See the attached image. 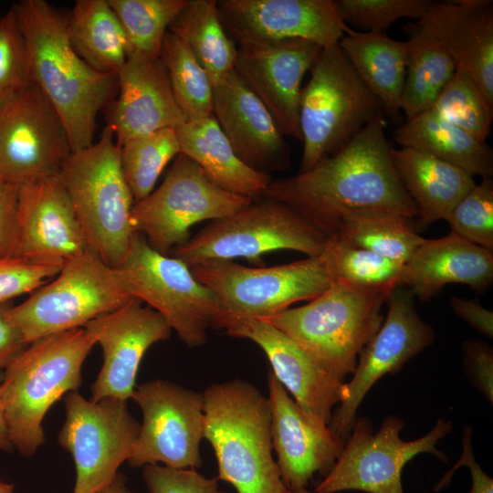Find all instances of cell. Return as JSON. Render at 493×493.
Wrapping results in <instances>:
<instances>
[{
    "label": "cell",
    "instance_id": "6da1fadb",
    "mask_svg": "<svg viewBox=\"0 0 493 493\" xmlns=\"http://www.w3.org/2000/svg\"><path fill=\"white\" fill-rule=\"evenodd\" d=\"M384 128L381 113L311 169L272 181L261 197L288 205L327 237L335 235L341 219L353 211L418 216L393 163Z\"/></svg>",
    "mask_w": 493,
    "mask_h": 493
},
{
    "label": "cell",
    "instance_id": "7a4b0ae2",
    "mask_svg": "<svg viewBox=\"0 0 493 493\" xmlns=\"http://www.w3.org/2000/svg\"><path fill=\"white\" fill-rule=\"evenodd\" d=\"M26 40L31 81L58 112L72 151L92 144L98 113L118 94V76L100 72L72 47L67 17L45 0L12 5Z\"/></svg>",
    "mask_w": 493,
    "mask_h": 493
},
{
    "label": "cell",
    "instance_id": "3957f363",
    "mask_svg": "<svg viewBox=\"0 0 493 493\" xmlns=\"http://www.w3.org/2000/svg\"><path fill=\"white\" fill-rule=\"evenodd\" d=\"M205 438L218 465L217 480L237 493H285L273 457L267 397L250 383L234 379L203 393Z\"/></svg>",
    "mask_w": 493,
    "mask_h": 493
},
{
    "label": "cell",
    "instance_id": "277c9868",
    "mask_svg": "<svg viewBox=\"0 0 493 493\" xmlns=\"http://www.w3.org/2000/svg\"><path fill=\"white\" fill-rule=\"evenodd\" d=\"M95 340L85 327L40 338L3 372L1 397L12 446L32 456L45 443L43 418L81 384V369Z\"/></svg>",
    "mask_w": 493,
    "mask_h": 493
},
{
    "label": "cell",
    "instance_id": "5b68a950",
    "mask_svg": "<svg viewBox=\"0 0 493 493\" xmlns=\"http://www.w3.org/2000/svg\"><path fill=\"white\" fill-rule=\"evenodd\" d=\"M394 288L333 282L308 304L263 320L290 337L329 373L345 382L355 371L360 351L382 326L384 318L381 309Z\"/></svg>",
    "mask_w": 493,
    "mask_h": 493
},
{
    "label": "cell",
    "instance_id": "8992f818",
    "mask_svg": "<svg viewBox=\"0 0 493 493\" xmlns=\"http://www.w3.org/2000/svg\"><path fill=\"white\" fill-rule=\"evenodd\" d=\"M59 176L89 249L118 267L138 232L132 219L135 202L110 128L106 125L98 142L72 152Z\"/></svg>",
    "mask_w": 493,
    "mask_h": 493
},
{
    "label": "cell",
    "instance_id": "52a82bcc",
    "mask_svg": "<svg viewBox=\"0 0 493 493\" xmlns=\"http://www.w3.org/2000/svg\"><path fill=\"white\" fill-rule=\"evenodd\" d=\"M309 70L299 100L303 151L299 173L337 152L383 113L339 44L321 48Z\"/></svg>",
    "mask_w": 493,
    "mask_h": 493
},
{
    "label": "cell",
    "instance_id": "ba28073f",
    "mask_svg": "<svg viewBox=\"0 0 493 493\" xmlns=\"http://www.w3.org/2000/svg\"><path fill=\"white\" fill-rule=\"evenodd\" d=\"M134 299L117 270L88 250L66 261L58 274L32 292L7 317L26 345L84 327L90 320Z\"/></svg>",
    "mask_w": 493,
    "mask_h": 493
},
{
    "label": "cell",
    "instance_id": "9c48e42d",
    "mask_svg": "<svg viewBox=\"0 0 493 493\" xmlns=\"http://www.w3.org/2000/svg\"><path fill=\"white\" fill-rule=\"evenodd\" d=\"M327 238L288 205L261 197L230 215L211 221L170 253L188 267L237 257L260 263L261 256L282 249L318 257Z\"/></svg>",
    "mask_w": 493,
    "mask_h": 493
},
{
    "label": "cell",
    "instance_id": "30bf717a",
    "mask_svg": "<svg viewBox=\"0 0 493 493\" xmlns=\"http://www.w3.org/2000/svg\"><path fill=\"white\" fill-rule=\"evenodd\" d=\"M115 269L130 294L161 314L183 342L192 348L205 343L220 303L184 262L156 251L137 233Z\"/></svg>",
    "mask_w": 493,
    "mask_h": 493
},
{
    "label": "cell",
    "instance_id": "8fae6325",
    "mask_svg": "<svg viewBox=\"0 0 493 493\" xmlns=\"http://www.w3.org/2000/svg\"><path fill=\"white\" fill-rule=\"evenodd\" d=\"M403 427L399 416L388 415L374 434L367 417H356L340 456L314 493H404L402 471L413 457L428 453L447 462L436 445L452 431L450 421L439 419L426 435L411 441L400 437Z\"/></svg>",
    "mask_w": 493,
    "mask_h": 493
},
{
    "label": "cell",
    "instance_id": "7c38bea8",
    "mask_svg": "<svg viewBox=\"0 0 493 493\" xmlns=\"http://www.w3.org/2000/svg\"><path fill=\"white\" fill-rule=\"evenodd\" d=\"M189 267L215 293L220 312L260 320L296 302L309 301L333 283L320 256L273 267H249L234 260H216Z\"/></svg>",
    "mask_w": 493,
    "mask_h": 493
},
{
    "label": "cell",
    "instance_id": "4fadbf2b",
    "mask_svg": "<svg viewBox=\"0 0 493 493\" xmlns=\"http://www.w3.org/2000/svg\"><path fill=\"white\" fill-rule=\"evenodd\" d=\"M253 200L225 191L201 167L179 153L163 182L134 204L135 229L156 251L166 255L190 239V228L249 205Z\"/></svg>",
    "mask_w": 493,
    "mask_h": 493
},
{
    "label": "cell",
    "instance_id": "5bb4252c",
    "mask_svg": "<svg viewBox=\"0 0 493 493\" xmlns=\"http://www.w3.org/2000/svg\"><path fill=\"white\" fill-rule=\"evenodd\" d=\"M66 420L58 444L71 454L76 469L73 493H96L118 474L130 458L141 425L127 401L84 398L77 391L64 400Z\"/></svg>",
    "mask_w": 493,
    "mask_h": 493
},
{
    "label": "cell",
    "instance_id": "9a60e30c",
    "mask_svg": "<svg viewBox=\"0 0 493 493\" xmlns=\"http://www.w3.org/2000/svg\"><path fill=\"white\" fill-rule=\"evenodd\" d=\"M58 112L34 84L0 96V179L20 186L59 174L72 152Z\"/></svg>",
    "mask_w": 493,
    "mask_h": 493
},
{
    "label": "cell",
    "instance_id": "2e32d148",
    "mask_svg": "<svg viewBox=\"0 0 493 493\" xmlns=\"http://www.w3.org/2000/svg\"><path fill=\"white\" fill-rule=\"evenodd\" d=\"M131 398L142 411V424L128 459L131 467L162 463L174 469L200 467L203 393L158 379L136 386Z\"/></svg>",
    "mask_w": 493,
    "mask_h": 493
},
{
    "label": "cell",
    "instance_id": "e0dca14e",
    "mask_svg": "<svg viewBox=\"0 0 493 493\" xmlns=\"http://www.w3.org/2000/svg\"><path fill=\"white\" fill-rule=\"evenodd\" d=\"M413 294L395 287L385 299L386 317L359 353L347 396L332 413L329 427L346 441L357 410L370 389L385 374L399 371L434 339L433 329L416 311Z\"/></svg>",
    "mask_w": 493,
    "mask_h": 493
},
{
    "label": "cell",
    "instance_id": "ac0fdd59",
    "mask_svg": "<svg viewBox=\"0 0 493 493\" xmlns=\"http://www.w3.org/2000/svg\"><path fill=\"white\" fill-rule=\"evenodd\" d=\"M212 327L257 344L270 362L271 372L299 406L330 424L333 407L347 396L345 382L325 371L290 337L263 320L220 312Z\"/></svg>",
    "mask_w": 493,
    "mask_h": 493
},
{
    "label": "cell",
    "instance_id": "d6986e66",
    "mask_svg": "<svg viewBox=\"0 0 493 493\" xmlns=\"http://www.w3.org/2000/svg\"><path fill=\"white\" fill-rule=\"evenodd\" d=\"M217 7L226 32L237 45L297 38L324 48L351 31L334 0H221Z\"/></svg>",
    "mask_w": 493,
    "mask_h": 493
},
{
    "label": "cell",
    "instance_id": "ffe728a7",
    "mask_svg": "<svg viewBox=\"0 0 493 493\" xmlns=\"http://www.w3.org/2000/svg\"><path fill=\"white\" fill-rule=\"evenodd\" d=\"M235 71L285 136L301 142V83L321 47L304 39L238 44Z\"/></svg>",
    "mask_w": 493,
    "mask_h": 493
},
{
    "label": "cell",
    "instance_id": "44dd1931",
    "mask_svg": "<svg viewBox=\"0 0 493 493\" xmlns=\"http://www.w3.org/2000/svg\"><path fill=\"white\" fill-rule=\"evenodd\" d=\"M102 349L103 363L91 385V401L113 397L127 401L135 389L141 361L172 329L154 309L137 299L84 326Z\"/></svg>",
    "mask_w": 493,
    "mask_h": 493
},
{
    "label": "cell",
    "instance_id": "7402d4cb",
    "mask_svg": "<svg viewBox=\"0 0 493 493\" xmlns=\"http://www.w3.org/2000/svg\"><path fill=\"white\" fill-rule=\"evenodd\" d=\"M267 389L272 446L282 482L288 490L306 489L316 474L330 472L346 441L303 411L271 372Z\"/></svg>",
    "mask_w": 493,
    "mask_h": 493
},
{
    "label": "cell",
    "instance_id": "603a6c76",
    "mask_svg": "<svg viewBox=\"0 0 493 493\" xmlns=\"http://www.w3.org/2000/svg\"><path fill=\"white\" fill-rule=\"evenodd\" d=\"M88 250L59 174L18 186L14 256L65 263Z\"/></svg>",
    "mask_w": 493,
    "mask_h": 493
},
{
    "label": "cell",
    "instance_id": "cb8c5ba5",
    "mask_svg": "<svg viewBox=\"0 0 493 493\" xmlns=\"http://www.w3.org/2000/svg\"><path fill=\"white\" fill-rule=\"evenodd\" d=\"M213 116L246 165L267 174L290 168L285 135L235 70L213 87Z\"/></svg>",
    "mask_w": 493,
    "mask_h": 493
},
{
    "label": "cell",
    "instance_id": "d4e9b609",
    "mask_svg": "<svg viewBox=\"0 0 493 493\" xmlns=\"http://www.w3.org/2000/svg\"><path fill=\"white\" fill-rule=\"evenodd\" d=\"M118 98L108 121L116 144L185 121L159 58L130 55L118 73Z\"/></svg>",
    "mask_w": 493,
    "mask_h": 493
},
{
    "label": "cell",
    "instance_id": "484cf974",
    "mask_svg": "<svg viewBox=\"0 0 493 493\" xmlns=\"http://www.w3.org/2000/svg\"><path fill=\"white\" fill-rule=\"evenodd\" d=\"M419 21L493 105V1L433 2Z\"/></svg>",
    "mask_w": 493,
    "mask_h": 493
},
{
    "label": "cell",
    "instance_id": "4316f807",
    "mask_svg": "<svg viewBox=\"0 0 493 493\" xmlns=\"http://www.w3.org/2000/svg\"><path fill=\"white\" fill-rule=\"evenodd\" d=\"M492 281L493 252L450 232L441 238H425L404 265L400 286L429 300L450 283L482 292Z\"/></svg>",
    "mask_w": 493,
    "mask_h": 493
},
{
    "label": "cell",
    "instance_id": "83f0119b",
    "mask_svg": "<svg viewBox=\"0 0 493 493\" xmlns=\"http://www.w3.org/2000/svg\"><path fill=\"white\" fill-rule=\"evenodd\" d=\"M397 174L418 210L423 229L447 217L476 184L474 176L425 152L410 147L392 148Z\"/></svg>",
    "mask_w": 493,
    "mask_h": 493
},
{
    "label": "cell",
    "instance_id": "f1b7e54d",
    "mask_svg": "<svg viewBox=\"0 0 493 493\" xmlns=\"http://www.w3.org/2000/svg\"><path fill=\"white\" fill-rule=\"evenodd\" d=\"M183 153L221 189L256 200L272 182L267 173L246 165L236 154L215 117L186 121L175 129Z\"/></svg>",
    "mask_w": 493,
    "mask_h": 493
},
{
    "label": "cell",
    "instance_id": "f546056e",
    "mask_svg": "<svg viewBox=\"0 0 493 493\" xmlns=\"http://www.w3.org/2000/svg\"><path fill=\"white\" fill-rule=\"evenodd\" d=\"M339 46L355 73L390 116L401 111L408 46L383 33L351 30Z\"/></svg>",
    "mask_w": 493,
    "mask_h": 493
},
{
    "label": "cell",
    "instance_id": "4dcf8cb0",
    "mask_svg": "<svg viewBox=\"0 0 493 493\" xmlns=\"http://www.w3.org/2000/svg\"><path fill=\"white\" fill-rule=\"evenodd\" d=\"M393 139L401 147L425 152L474 177H492L493 154L487 142L477 140L431 110L406 120L393 131Z\"/></svg>",
    "mask_w": 493,
    "mask_h": 493
},
{
    "label": "cell",
    "instance_id": "1f68e13d",
    "mask_svg": "<svg viewBox=\"0 0 493 493\" xmlns=\"http://www.w3.org/2000/svg\"><path fill=\"white\" fill-rule=\"evenodd\" d=\"M408 36L401 110L409 120L428 110L449 82L456 66L449 53L419 20L404 27Z\"/></svg>",
    "mask_w": 493,
    "mask_h": 493
},
{
    "label": "cell",
    "instance_id": "d6a6232c",
    "mask_svg": "<svg viewBox=\"0 0 493 493\" xmlns=\"http://www.w3.org/2000/svg\"><path fill=\"white\" fill-rule=\"evenodd\" d=\"M69 41L94 69L118 75L128 58L123 28L108 0H78L67 18Z\"/></svg>",
    "mask_w": 493,
    "mask_h": 493
},
{
    "label": "cell",
    "instance_id": "836d02e7",
    "mask_svg": "<svg viewBox=\"0 0 493 493\" xmlns=\"http://www.w3.org/2000/svg\"><path fill=\"white\" fill-rule=\"evenodd\" d=\"M168 31L187 46L213 87L235 70L237 46L224 28L217 1L188 0Z\"/></svg>",
    "mask_w": 493,
    "mask_h": 493
},
{
    "label": "cell",
    "instance_id": "e575fe53",
    "mask_svg": "<svg viewBox=\"0 0 493 493\" xmlns=\"http://www.w3.org/2000/svg\"><path fill=\"white\" fill-rule=\"evenodd\" d=\"M413 219L391 211H353L341 219L333 236L404 265L425 240Z\"/></svg>",
    "mask_w": 493,
    "mask_h": 493
},
{
    "label": "cell",
    "instance_id": "d590c367",
    "mask_svg": "<svg viewBox=\"0 0 493 493\" xmlns=\"http://www.w3.org/2000/svg\"><path fill=\"white\" fill-rule=\"evenodd\" d=\"M159 58L185 121L212 116L213 85L187 46L167 31Z\"/></svg>",
    "mask_w": 493,
    "mask_h": 493
},
{
    "label": "cell",
    "instance_id": "8d00e7d4",
    "mask_svg": "<svg viewBox=\"0 0 493 493\" xmlns=\"http://www.w3.org/2000/svg\"><path fill=\"white\" fill-rule=\"evenodd\" d=\"M126 36L128 56L159 58L169 26L188 0H108Z\"/></svg>",
    "mask_w": 493,
    "mask_h": 493
},
{
    "label": "cell",
    "instance_id": "74e56055",
    "mask_svg": "<svg viewBox=\"0 0 493 493\" xmlns=\"http://www.w3.org/2000/svg\"><path fill=\"white\" fill-rule=\"evenodd\" d=\"M320 257L333 282L356 287L400 286L404 264L350 245L338 236L327 238Z\"/></svg>",
    "mask_w": 493,
    "mask_h": 493
},
{
    "label": "cell",
    "instance_id": "f35d334b",
    "mask_svg": "<svg viewBox=\"0 0 493 493\" xmlns=\"http://www.w3.org/2000/svg\"><path fill=\"white\" fill-rule=\"evenodd\" d=\"M175 129H162L133 138L120 147L125 181L137 203L153 190L169 162L180 153Z\"/></svg>",
    "mask_w": 493,
    "mask_h": 493
},
{
    "label": "cell",
    "instance_id": "ab89813d",
    "mask_svg": "<svg viewBox=\"0 0 493 493\" xmlns=\"http://www.w3.org/2000/svg\"><path fill=\"white\" fill-rule=\"evenodd\" d=\"M479 141L486 142L493 121V105L475 81L456 69L429 109Z\"/></svg>",
    "mask_w": 493,
    "mask_h": 493
},
{
    "label": "cell",
    "instance_id": "60d3db41",
    "mask_svg": "<svg viewBox=\"0 0 493 493\" xmlns=\"http://www.w3.org/2000/svg\"><path fill=\"white\" fill-rule=\"evenodd\" d=\"M446 221L451 232L493 252V181L483 178L455 205Z\"/></svg>",
    "mask_w": 493,
    "mask_h": 493
},
{
    "label": "cell",
    "instance_id": "b9f144b4",
    "mask_svg": "<svg viewBox=\"0 0 493 493\" xmlns=\"http://www.w3.org/2000/svg\"><path fill=\"white\" fill-rule=\"evenodd\" d=\"M430 0H337L338 12L345 24L371 33H383L403 17L420 20Z\"/></svg>",
    "mask_w": 493,
    "mask_h": 493
},
{
    "label": "cell",
    "instance_id": "7bdbcfd3",
    "mask_svg": "<svg viewBox=\"0 0 493 493\" xmlns=\"http://www.w3.org/2000/svg\"><path fill=\"white\" fill-rule=\"evenodd\" d=\"M32 83L26 40L14 9L0 16V96Z\"/></svg>",
    "mask_w": 493,
    "mask_h": 493
},
{
    "label": "cell",
    "instance_id": "ee69618b",
    "mask_svg": "<svg viewBox=\"0 0 493 493\" xmlns=\"http://www.w3.org/2000/svg\"><path fill=\"white\" fill-rule=\"evenodd\" d=\"M64 263L17 256L0 257V304L34 292L54 278Z\"/></svg>",
    "mask_w": 493,
    "mask_h": 493
},
{
    "label": "cell",
    "instance_id": "f6af8a7d",
    "mask_svg": "<svg viewBox=\"0 0 493 493\" xmlns=\"http://www.w3.org/2000/svg\"><path fill=\"white\" fill-rule=\"evenodd\" d=\"M143 479L149 493H226L219 488L216 477L207 478L195 469L147 465Z\"/></svg>",
    "mask_w": 493,
    "mask_h": 493
},
{
    "label": "cell",
    "instance_id": "bcb514c9",
    "mask_svg": "<svg viewBox=\"0 0 493 493\" xmlns=\"http://www.w3.org/2000/svg\"><path fill=\"white\" fill-rule=\"evenodd\" d=\"M465 364L474 386L493 402V352L485 342L468 341L464 345Z\"/></svg>",
    "mask_w": 493,
    "mask_h": 493
},
{
    "label": "cell",
    "instance_id": "7dc6e473",
    "mask_svg": "<svg viewBox=\"0 0 493 493\" xmlns=\"http://www.w3.org/2000/svg\"><path fill=\"white\" fill-rule=\"evenodd\" d=\"M18 186L0 179V257L14 256Z\"/></svg>",
    "mask_w": 493,
    "mask_h": 493
},
{
    "label": "cell",
    "instance_id": "c3c4849f",
    "mask_svg": "<svg viewBox=\"0 0 493 493\" xmlns=\"http://www.w3.org/2000/svg\"><path fill=\"white\" fill-rule=\"evenodd\" d=\"M472 428L467 425L463 429L462 454L456 464L446 473L434 488L435 491L443 489L451 480L454 472L461 466L468 467L472 486L469 493H493V480L476 461L471 446Z\"/></svg>",
    "mask_w": 493,
    "mask_h": 493
},
{
    "label": "cell",
    "instance_id": "681fc988",
    "mask_svg": "<svg viewBox=\"0 0 493 493\" xmlns=\"http://www.w3.org/2000/svg\"><path fill=\"white\" fill-rule=\"evenodd\" d=\"M450 305L453 311L472 328L488 338L493 336V312L487 309L477 299H465L451 297Z\"/></svg>",
    "mask_w": 493,
    "mask_h": 493
},
{
    "label": "cell",
    "instance_id": "f907efd6",
    "mask_svg": "<svg viewBox=\"0 0 493 493\" xmlns=\"http://www.w3.org/2000/svg\"><path fill=\"white\" fill-rule=\"evenodd\" d=\"M9 302L0 304V370L7 365L26 347L18 329L7 317Z\"/></svg>",
    "mask_w": 493,
    "mask_h": 493
},
{
    "label": "cell",
    "instance_id": "816d5d0a",
    "mask_svg": "<svg viewBox=\"0 0 493 493\" xmlns=\"http://www.w3.org/2000/svg\"><path fill=\"white\" fill-rule=\"evenodd\" d=\"M3 380V371L0 370V449L7 450L12 447L10 442L8 428L5 417L3 402L1 397V383Z\"/></svg>",
    "mask_w": 493,
    "mask_h": 493
},
{
    "label": "cell",
    "instance_id": "f5cc1de1",
    "mask_svg": "<svg viewBox=\"0 0 493 493\" xmlns=\"http://www.w3.org/2000/svg\"><path fill=\"white\" fill-rule=\"evenodd\" d=\"M125 477L117 474L113 480L96 493H134L125 485Z\"/></svg>",
    "mask_w": 493,
    "mask_h": 493
},
{
    "label": "cell",
    "instance_id": "db71d44e",
    "mask_svg": "<svg viewBox=\"0 0 493 493\" xmlns=\"http://www.w3.org/2000/svg\"><path fill=\"white\" fill-rule=\"evenodd\" d=\"M14 486L0 480V493H13Z\"/></svg>",
    "mask_w": 493,
    "mask_h": 493
},
{
    "label": "cell",
    "instance_id": "11a10c76",
    "mask_svg": "<svg viewBox=\"0 0 493 493\" xmlns=\"http://www.w3.org/2000/svg\"><path fill=\"white\" fill-rule=\"evenodd\" d=\"M285 493H312V492H309V490L307 489H300V490H297V491H291V490H286ZM341 493V492H339Z\"/></svg>",
    "mask_w": 493,
    "mask_h": 493
}]
</instances>
